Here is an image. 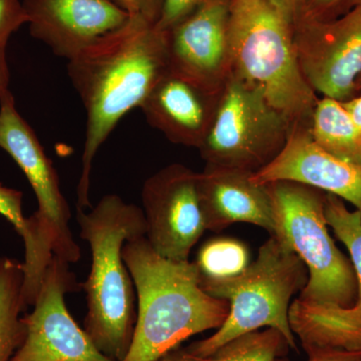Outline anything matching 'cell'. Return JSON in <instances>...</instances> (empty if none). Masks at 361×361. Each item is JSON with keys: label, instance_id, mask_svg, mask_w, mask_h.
I'll list each match as a JSON object with an SVG mask.
<instances>
[{"label": "cell", "instance_id": "1", "mask_svg": "<svg viewBox=\"0 0 361 361\" xmlns=\"http://www.w3.org/2000/svg\"><path fill=\"white\" fill-rule=\"evenodd\" d=\"M169 70L166 32L139 16L68 61V77L87 114L77 208H92L90 173L99 148Z\"/></svg>", "mask_w": 361, "mask_h": 361}, {"label": "cell", "instance_id": "2", "mask_svg": "<svg viewBox=\"0 0 361 361\" xmlns=\"http://www.w3.org/2000/svg\"><path fill=\"white\" fill-rule=\"evenodd\" d=\"M123 258L134 281L137 310L132 344L122 361H158L189 337L225 322L229 303L202 289L195 262L161 257L146 236L127 242Z\"/></svg>", "mask_w": 361, "mask_h": 361}, {"label": "cell", "instance_id": "3", "mask_svg": "<svg viewBox=\"0 0 361 361\" xmlns=\"http://www.w3.org/2000/svg\"><path fill=\"white\" fill-rule=\"evenodd\" d=\"M77 222L92 253L84 285V329L102 353L122 361L129 353L137 319V294L123 248L127 242L146 236L144 212L118 195H106L89 211L77 208Z\"/></svg>", "mask_w": 361, "mask_h": 361}, {"label": "cell", "instance_id": "4", "mask_svg": "<svg viewBox=\"0 0 361 361\" xmlns=\"http://www.w3.org/2000/svg\"><path fill=\"white\" fill-rule=\"evenodd\" d=\"M232 73L293 123L310 126L317 94L304 78L293 25L266 0H231Z\"/></svg>", "mask_w": 361, "mask_h": 361}, {"label": "cell", "instance_id": "5", "mask_svg": "<svg viewBox=\"0 0 361 361\" xmlns=\"http://www.w3.org/2000/svg\"><path fill=\"white\" fill-rule=\"evenodd\" d=\"M308 281L307 267L284 240L270 237L259 249L258 257L234 277H200L202 289L229 303V314L215 334L195 341L185 350L209 356L227 342L262 327L278 330L289 348L297 350L289 322L292 296Z\"/></svg>", "mask_w": 361, "mask_h": 361}, {"label": "cell", "instance_id": "6", "mask_svg": "<svg viewBox=\"0 0 361 361\" xmlns=\"http://www.w3.org/2000/svg\"><path fill=\"white\" fill-rule=\"evenodd\" d=\"M266 186L277 225L273 237L284 240L307 267V283L294 302L310 307L353 306L357 297L355 268L330 237L324 192L289 180Z\"/></svg>", "mask_w": 361, "mask_h": 361}, {"label": "cell", "instance_id": "7", "mask_svg": "<svg viewBox=\"0 0 361 361\" xmlns=\"http://www.w3.org/2000/svg\"><path fill=\"white\" fill-rule=\"evenodd\" d=\"M0 148L23 171L39 204L30 216L35 232V255L30 264L23 266V298L32 305L54 255L73 264L82 254L71 231L70 207L61 193L58 172L35 130L18 113L9 90L0 94Z\"/></svg>", "mask_w": 361, "mask_h": 361}, {"label": "cell", "instance_id": "8", "mask_svg": "<svg viewBox=\"0 0 361 361\" xmlns=\"http://www.w3.org/2000/svg\"><path fill=\"white\" fill-rule=\"evenodd\" d=\"M292 126L260 92L231 75L198 149L206 164L256 173L282 151Z\"/></svg>", "mask_w": 361, "mask_h": 361}, {"label": "cell", "instance_id": "9", "mask_svg": "<svg viewBox=\"0 0 361 361\" xmlns=\"http://www.w3.org/2000/svg\"><path fill=\"white\" fill-rule=\"evenodd\" d=\"M293 40L306 82L336 101L355 97L361 78V0L338 20L299 18Z\"/></svg>", "mask_w": 361, "mask_h": 361}, {"label": "cell", "instance_id": "10", "mask_svg": "<svg viewBox=\"0 0 361 361\" xmlns=\"http://www.w3.org/2000/svg\"><path fill=\"white\" fill-rule=\"evenodd\" d=\"M70 265L52 257L32 311L23 316L25 341L11 361H114L99 350L68 310L66 295L75 289Z\"/></svg>", "mask_w": 361, "mask_h": 361}, {"label": "cell", "instance_id": "11", "mask_svg": "<svg viewBox=\"0 0 361 361\" xmlns=\"http://www.w3.org/2000/svg\"><path fill=\"white\" fill-rule=\"evenodd\" d=\"M142 203L146 238L153 250L170 260H189L206 231L198 173L182 164L166 166L144 183Z\"/></svg>", "mask_w": 361, "mask_h": 361}, {"label": "cell", "instance_id": "12", "mask_svg": "<svg viewBox=\"0 0 361 361\" xmlns=\"http://www.w3.org/2000/svg\"><path fill=\"white\" fill-rule=\"evenodd\" d=\"M325 218L334 235L350 254L357 279V297L349 308L301 306L289 308L292 331L303 349L323 348L361 350V213L350 211L336 195L325 193Z\"/></svg>", "mask_w": 361, "mask_h": 361}, {"label": "cell", "instance_id": "13", "mask_svg": "<svg viewBox=\"0 0 361 361\" xmlns=\"http://www.w3.org/2000/svg\"><path fill=\"white\" fill-rule=\"evenodd\" d=\"M231 0H205L166 32L169 68L205 89L221 92L232 73Z\"/></svg>", "mask_w": 361, "mask_h": 361}, {"label": "cell", "instance_id": "14", "mask_svg": "<svg viewBox=\"0 0 361 361\" xmlns=\"http://www.w3.org/2000/svg\"><path fill=\"white\" fill-rule=\"evenodd\" d=\"M32 37L70 61L128 23L116 0H23Z\"/></svg>", "mask_w": 361, "mask_h": 361}, {"label": "cell", "instance_id": "15", "mask_svg": "<svg viewBox=\"0 0 361 361\" xmlns=\"http://www.w3.org/2000/svg\"><path fill=\"white\" fill-rule=\"evenodd\" d=\"M310 126L293 123L284 148L266 167L252 175L256 184L299 183L336 195L361 213V166L341 160L318 146Z\"/></svg>", "mask_w": 361, "mask_h": 361}, {"label": "cell", "instance_id": "16", "mask_svg": "<svg viewBox=\"0 0 361 361\" xmlns=\"http://www.w3.org/2000/svg\"><path fill=\"white\" fill-rule=\"evenodd\" d=\"M254 173L206 164L198 173V193L206 230L219 232L235 223L259 226L275 236L276 221L266 185L256 184Z\"/></svg>", "mask_w": 361, "mask_h": 361}, {"label": "cell", "instance_id": "17", "mask_svg": "<svg viewBox=\"0 0 361 361\" xmlns=\"http://www.w3.org/2000/svg\"><path fill=\"white\" fill-rule=\"evenodd\" d=\"M220 94L169 70L140 109L147 122L169 141L199 149L212 123Z\"/></svg>", "mask_w": 361, "mask_h": 361}, {"label": "cell", "instance_id": "18", "mask_svg": "<svg viewBox=\"0 0 361 361\" xmlns=\"http://www.w3.org/2000/svg\"><path fill=\"white\" fill-rule=\"evenodd\" d=\"M310 132L313 141L331 155L361 166V137L341 102L318 99Z\"/></svg>", "mask_w": 361, "mask_h": 361}, {"label": "cell", "instance_id": "19", "mask_svg": "<svg viewBox=\"0 0 361 361\" xmlns=\"http://www.w3.org/2000/svg\"><path fill=\"white\" fill-rule=\"evenodd\" d=\"M23 263L0 257V361H11L25 341Z\"/></svg>", "mask_w": 361, "mask_h": 361}, {"label": "cell", "instance_id": "20", "mask_svg": "<svg viewBox=\"0 0 361 361\" xmlns=\"http://www.w3.org/2000/svg\"><path fill=\"white\" fill-rule=\"evenodd\" d=\"M288 348L286 339L278 330L267 329L237 337L209 356L175 348L158 361H276Z\"/></svg>", "mask_w": 361, "mask_h": 361}, {"label": "cell", "instance_id": "21", "mask_svg": "<svg viewBox=\"0 0 361 361\" xmlns=\"http://www.w3.org/2000/svg\"><path fill=\"white\" fill-rule=\"evenodd\" d=\"M199 275L209 279L234 277L250 264L245 244L232 238L209 240L198 252L196 262Z\"/></svg>", "mask_w": 361, "mask_h": 361}, {"label": "cell", "instance_id": "22", "mask_svg": "<svg viewBox=\"0 0 361 361\" xmlns=\"http://www.w3.org/2000/svg\"><path fill=\"white\" fill-rule=\"evenodd\" d=\"M23 192L0 184V215L11 223L23 238L27 256L35 249V234L30 217L26 218L23 214Z\"/></svg>", "mask_w": 361, "mask_h": 361}, {"label": "cell", "instance_id": "23", "mask_svg": "<svg viewBox=\"0 0 361 361\" xmlns=\"http://www.w3.org/2000/svg\"><path fill=\"white\" fill-rule=\"evenodd\" d=\"M27 23L23 0H0V51L6 49L11 35Z\"/></svg>", "mask_w": 361, "mask_h": 361}, {"label": "cell", "instance_id": "24", "mask_svg": "<svg viewBox=\"0 0 361 361\" xmlns=\"http://www.w3.org/2000/svg\"><path fill=\"white\" fill-rule=\"evenodd\" d=\"M204 1L205 0H163L160 18L156 27L161 32H167L196 11Z\"/></svg>", "mask_w": 361, "mask_h": 361}, {"label": "cell", "instance_id": "25", "mask_svg": "<svg viewBox=\"0 0 361 361\" xmlns=\"http://www.w3.org/2000/svg\"><path fill=\"white\" fill-rule=\"evenodd\" d=\"M130 16H139L156 25L160 18L163 0H116Z\"/></svg>", "mask_w": 361, "mask_h": 361}, {"label": "cell", "instance_id": "26", "mask_svg": "<svg viewBox=\"0 0 361 361\" xmlns=\"http://www.w3.org/2000/svg\"><path fill=\"white\" fill-rule=\"evenodd\" d=\"M304 350L307 353V361H361V350L349 351L343 349L310 348ZM276 361H290L279 357Z\"/></svg>", "mask_w": 361, "mask_h": 361}, {"label": "cell", "instance_id": "27", "mask_svg": "<svg viewBox=\"0 0 361 361\" xmlns=\"http://www.w3.org/2000/svg\"><path fill=\"white\" fill-rule=\"evenodd\" d=\"M345 1L348 0H303L299 18L322 20L325 13L336 8Z\"/></svg>", "mask_w": 361, "mask_h": 361}, {"label": "cell", "instance_id": "28", "mask_svg": "<svg viewBox=\"0 0 361 361\" xmlns=\"http://www.w3.org/2000/svg\"><path fill=\"white\" fill-rule=\"evenodd\" d=\"M281 13L292 25L300 16L303 0H266Z\"/></svg>", "mask_w": 361, "mask_h": 361}, {"label": "cell", "instance_id": "29", "mask_svg": "<svg viewBox=\"0 0 361 361\" xmlns=\"http://www.w3.org/2000/svg\"><path fill=\"white\" fill-rule=\"evenodd\" d=\"M341 103L361 137V94Z\"/></svg>", "mask_w": 361, "mask_h": 361}, {"label": "cell", "instance_id": "30", "mask_svg": "<svg viewBox=\"0 0 361 361\" xmlns=\"http://www.w3.org/2000/svg\"><path fill=\"white\" fill-rule=\"evenodd\" d=\"M9 73L8 63H7L6 49L0 51V94L6 90H8Z\"/></svg>", "mask_w": 361, "mask_h": 361}, {"label": "cell", "instance_id": "31", "mask_svg": "<svg viewBox=\"0 0 361 361\" xmlns=\"http://www.w3.org/2000/svg\"><path fill=\"white\" fill-rule=\"evenodd\" d=\"M356 92H360V94H361V78H360V80H358L357 87H356Z\"/></svg>", "mask_w": 361, "mask_h": 361}]
</instances>
